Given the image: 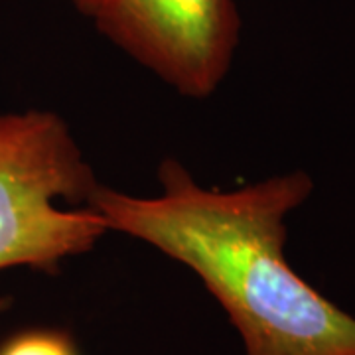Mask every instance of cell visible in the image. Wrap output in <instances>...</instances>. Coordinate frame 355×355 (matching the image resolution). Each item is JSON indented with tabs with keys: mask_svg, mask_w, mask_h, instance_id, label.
<instances>
[{
	"mask_svg": "<svg viewBox=\"0 0 355 355\" xmlns=\"http://www.w3.org/2000/svg\"><path fill=\"white\" fill-rule=\"evenodd\" d=\"M160 193L128 196L99 184L89 209L193 270L237 328L247 355H355V318L312 288L284 257V217L308 200L302 170L219 191L178 160L158 170Z\"/></svg>",
	"mask_w": 355,
	"mask_h": 355,
	"instance_id": "cell-1",
	"label": "cell"
},
{
	"mask_svg": "<svg viewBox=\"0 0 355 355\" xmlns=\"http://www.w3.org/2000/svg\"><path fill=\"white\" fill-rule=\"evenodd\" d=\"M99 186L62 116L50 111L0 114V270L55 272L91 251L109 231L87 202Z\"/></svg>",
	"mask_w": 355,
	"mask_h": 355,
	"instance_id": "cell-2",
	"label": "cell"
},
{
	"mask_svg": "<svg viewBox=\"0 0 355 355\" xmlns=\"http://www.w3.org/2000/svg\"><path fill=\"white\" fill-rule=\"evenodd\" d=\"M103 36L188 97L211 95L239 44L235 0H103Z\"/></svg>",
	"mask_w": 355,
	"mask_h": 355,
	"instance_id": "cell-3",
	"label": "cell"
},
{
	"mask_svg": "<svg viewBox=\"0 0 355 355\" xmlns=\"http://www.w3.org/2000/svg\"><path fill=\"white\" fill-rule=\"evenodd\" d=\"M0 355H79L71 338L60 330H26L0 345Z\"/></svg>",
	"mask_w": 355,
	"mask_h": 355,
	"instance_id": "cell-4",
	"label": "cell"
},
{
	"mask_svg": "<svg viewBox=\"0 0 355 355\" xmlns=\"http://www.w3.org/2000/svg\"><path fill=\"white\" fill-rule=\"evenodd\" d=\"M79 12H83L85 16H93V12L103 4V0H71Z\"/></svg>",
	"mask_w": 355,
	"mask_h": 355,
	"instance_id": "cell-5",
	"label": "cell"
},
{
	"mask_svg": "<svg viewBox=\"0 0 355 355\" xmlns=\"http://www.w3.org/2000/svg\"><path fill=\"white\" fill-rule=\"evenodd\" d=\"M4 310H6V300H2V298H0V314H2Z\"/></svg>",
	"mask_w": 355,
	"mask_h": 355,
	"instance_id": "cell-6",
	"label": "cell"
}]
</instances>
